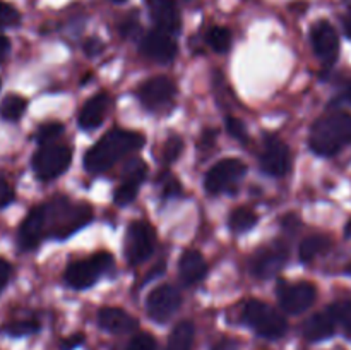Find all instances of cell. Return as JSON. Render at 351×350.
I'll use <instances>...</instances> for the list:
<instances>
[{
	"label": "cell",
	"instance_id": "obj_1",
	"mask_svg": "<svg viewBox=\"0 0 351 350\" xmlns=\"http://www.w3.org/2000/svg\"><path fill=\"white\" fill-rule=\"evenodd\" d=\"M144 144V136L139 132L123 129L110 130L106 136H103L98 143L84 156V167L89 174H103L110 170L113 165L119 163L122 158L134 151L141 150Z\"/></svg>",
	"mask_w": 351,
	"mask_h": 350
},
{
	"label": "cell",
	"instance_id": "obj_15",
	"mask_svg": "<svg viewBox=\"0 0 351 350\" xmlns=\"http://www.w3.org/2000/svg\"><path fill=\"white\" fill-rule=\"evenodd\" d=\"M137 96H139V100L146 108H163L165 105L171 103V100H173L175 84L171 82V79L165 78V75H158V78L143 82L137 89Z\"/></svg>",
	"mask_w": 351,
	"mask_h": 350
},
{
	"label": "cell",
	"instance_id": "obj_26",
	"mask_svg": "<svg viewBox=\"0 0 351 350\" xmlns=\"http://www.w3.org/2000/svg\"><path fill=\"white\" fill-rule=\"evenodd\" d=\"M257 215L250 208H237L230 215V229L235 233L247 232L257 223Z\"/></svg>",
	"mask_w": 351,
	"mask_h": 350
},
{
	"label": "cell",
	"instance_id": "obj_20",
	"mask_svg": "<svg viewBox=\"0 0 351 350\" xmlns=\"http://www.w3.org/2000/svg\"><path fill=\"white\" fill-rule=\"evenodd\" d=\"M178 270H180V280L185 285H195L206 277V273H208V264H206L204 257H202V254L199 250L189 249L182 254Z\"/></svg>",
	"mask_w": 351,
	"mask_h": 350
},
{
	"label": "cell",
	"instance_id": "obj_23",
	"mask_svg": "<svg viewBox=\"0 0 351 350\" xmlns=\"http://www.w3.org/2000/svg\"><path fill=\"white\" fill-rule=\"evenodd\" d=\"M194 343V325L191 321H180L168 338L167 350H192Z\"/></svg>",
	"mask_w": 351,
	"mask_h": 350
},
{
	"label": "cell",
	"instance_id": "obj_13",
	"mask_svg": "<svg viewBox=\"0 0 351 350\" xmlns=\"http://www.w3.org/2000/svg\"><path fill=\"white\" fill-rule=\"evenodd\" d=\"M47 235V211L45 206H36L27 213L17 232V244L23 250L36 249Z\"/></svg>",
	"mask_w": 351,
	"mask_h": 350
},
{
	"label": "cell",
	"instance_id": "obj_30",
	"mask_svg": "<svg viewBox=\"0 0 351 350\" xmlns=\"http://www.w3.org/2000/svg\"><path fill=\"white\" fill-rule=\"evenodd\" d=\"M182 151H184V141L178 136H170L167 139V143L163 144V153H161L163 163L171 165L173 161H177L178 156L182 154Z\"/></svg>",
	"mask_w": 351,
	"mask_h": 350
},
{
	"label": "cell",
	"instance_id": "obj_2",
	"mask_svg": "<svg viewBox=\"0 0 351 350\" xmlns=\"http://www.w3.org/2000/svg\"><path fill=\"white\" fill-rule=\"evenodd\" d=\"M351 143V115L335 112L322 117L312 127L311 150L321 156H332Z\"/></svg>",
	"mask_w": 351,
	"mask_h": 350
},
{
	"label": "cell",
	"instance_id": "obj_41",
	"mask_svg": "<svg viewBox=\"0 0 351 350\" xmlns=\"http://www.w3.org/2000/svg\"><path fill=\"white\" fill-rule=\"evenodd\" d=\"M345 233H346V237H351V220L348 223H346V226H345Z\"/></svg>",
	"mask_w": 351,
	"mask_h": 350
},
{
	"label": "cell",
	"instance_id": "obj_4",
	"mask_svg": "<svg viewBox=\"0 0 351 350\" xmlns=\"http://www.w3.org/2000/svg\"><path fill=\"white\" fill-rule=\"evenodd\" d=\"M243 319L247 325L264 338H281L287 333L288 323L271 305L261 301H249L243 309Z\"/></svg>",
	"mask_w": 351,
	"mask_h": 350
},
{
	"label": "cell",
	"instance_id": "obj_37",
	"mask_svg": "<svg viewBox=\"0 0 351 350\" xmlns=\"http://www.w3.org/2000/svg\"><path fill=\"white\" fill-rule=\"evenodd\" d=\"M82 342H84V335H82V333H75V335L69 336V338H65L64 342H62V349L64 350L75 349V347L81 345Z\"/></svg>",
	"mask_w": 351,
	"mask_h": 350
},
{
	"label": "cell",
	"instance_id": "obj_39",
	"mask_svg": "<svg viewBox=\"0 0 351 350\" xmlns=\"http://www.w3.org/2000/svg\"><path fill=\"white\" fill-rule=\"evenodd\" d=\"M9 50H10V41H9V38L2 36V34H0V62H2L3 58L7 57V54H9Z\"/></svg>",
	"mask_w": 351,
	"mask_h": 350
},
{
	"label": "cell",
	"instance_id": "obj_22",
	"mask_svg": "<svg viewBox=\"0 0 351 350\" xmlns=\"http://www.w3.org/2000/svg\"><path fill=\"white\" fill-rule=\"evenodd\" d=\"M336 331V319L329 311L317 312L308 318L304 325V336L308 342H321L329 338Z\"/></svg>",
	"mask_w": 351,
	"mask_h": 350
},
{
	"label": "cell",
	"instance_id": "obj_42",
	"mask_svg": "<svg viewBox=\"0 0 351 350\" xmlns=\"http://www.w3.org/2000/svg\"><path fill=\"white\" fill-rule=\"evenodd\" d=\"M345 98L348 100V102H351V84L348 86V88L345 89Z\"/></svg>",
	"mask_w": 351,
	"mask_h": 350
},
{
	"label": "cell",
	"instance_id": "obj_17",
	"mask_svg": "<svg viewBox=\"0 0 351 350\" xmlns=\"http://www.w3.org/2000/svg\"><path fill=\"white\" fill-rule=\"evenodd\" d=\"M147 175V165L143 160L136 158V160L129 161L123 170V180L122 184L117 187L115 194H113V201L117 206H127L136 199L137 192H139V185Z\"/></svg>",
	"mask_w": 351,
	"mask_h": 350
},
{
	"label": "cell",
	"instance_id": "obj_3",
	"mask_svg": "<svg viewBox=\"0 0 351 350\" xmlns=\"http://www.w3.org/2000/svg\"><path fill=\"white\" fill-rule=\"evenodd\" d=\"M47 211V233L57 237V239H65L77 232L79 229L88 225L93 220V208L86 202L72 205L67 199H55L50 205H45Z\"/></svg>",
	"mask_w": 351,
	"mask_h": 350
},
{
	"label": "cell",
	"instance_id": "obj_40",
	"mask_svg": "<svg viewBox=\"0 0 351 350\" xmlns=\"http://www.w3.org/2000/svg\"><path fill=\"white\" fill-rule=\"evenodd\" d=\"M345 33L346 36L351 38V12L345 17Z\"/></svg>",
	"mask_w": 351,
	"mask_h": 350
},
{
	"label": "cell",
	"instance_id": "obj_33",
	"mask_svg": "<svg viewBox=\"0 0 351 350\" xmlns=\"http://www.w3.org/2000/svg\"><path fill=\"white\" fill-rule=\"evenodd\" d=\"M127 350H156V340L149 333H137L132 340H130Z\"/></svg>",
	"mask_w": 351,
	"mask_h": 350
},
{
	"label": "cell",
	"instance_id": "obj_43",
	"mask_svg": "<svg viewBox=\"0 0 351 350\" xmlns=\"http://www.w3.org/2000/svg\"><path fill=\"white\" fill-rule=\"evenodd\" d=\"M346 270H348V273H351V264H350V266H348V268H346Z\"/></svg>",
	"mask_w": 351,
	"mask_h": 350
},
{
	"label": "cell",
	"instance_id": "obj_12",
	"mask_svg": "<svg viewBox=\"0 0 351 350\" xmlns=\"http://www.w3.org/2000/svg\"><path fill=\"white\" fill-rule=\"evenodd\" d=\"M182 297L180 292L171 285H160L147 295L146 309L147 314L158 323H165L177 312L180 307Z\"/></svg>",
	"mask_w": 351,
	"mask_h": 350
},
{
	"label": "cell",
	"instance_id": "obj_31",
	"mask_svg": "<svg viewBox=\"0 0 351 350\" xmlns=\"http://www.w3.org/2000/svg\"><path fill=\"white\" fill-rule=\"evenodd\" d=\"M62 130H64V126L58 122L43 124V126H41L36 132L38 143H40L41 146H43V144L53 143L55 139H58V137H60Z\"/></svg>",
	"mask_w": 351,
	"mask_h": 350
},
{
	"label": "cell",
	"instance_id": "obj_32",
	"mask_svg": "<svg viewBox=\"0 0 351 350\" xmlns=\"http://www.w3.org/2000/svg\"><path fill=\"white\" fill-rule=\"evenodd\" d=\"M19 21H21V16L19 12H17L16 7L0 2V30H2V27L16 26Z\"/></svg>",
	"mask_w": 351,
	"mask_h": 350
},
{
	"label": "cell",
	"instance_id": "obj_24",
	"mask_svg": "<svg viewBox=\"0 0 351 350\" xmlns=\"http://www.w3.org/2000/svg\"><path fill=\"white\" fill-rule=\"evenodd\" d=\"M329 246H331V240H329L328 237L324 235L307 237V239L302 240L300 244V250H298V253H300V259L304 261V263H311V261L315 259L319 254L328 250Z\"/></svg>",
	"mask_w": 351,
	"mask_h": 350
},
{
	"label": "cell",
	"instance_id": "obj_29",
	"mask_svg": "<svg viewBox=\"0 0 351 350\" xmlns=\"http://www.w3.org/2000/svg\"><path fill=\"white\" fill-rule=\"evenodd\" d=\"M328 311L331 312L332 318L336 319V323L345 326L346 331L351 335V301L336 302V304H332Z\"/></svg>",
	"mask_w": 351,
	"mask_h": 350
},
{
	"label": "cell",
	"instance_id": "obj_9",
	"mask_svg": "<svg viewBox=\"0 0 351 350\" xmlns=\"http://www.w3.org/2000/svg\"><path fill=\"white\" fill-rule=\"evenodd\" d=\"M278 297H280L281 307L288 314H300L305 312L317 297V290L308 281H300V283H285L281 281L278 287Z\"/></svg>",
	"mask_w": 351,
	"mask_h": 350
},
{
	"label": "cell",
	"instance_id": "obj_44",
	"mask_svg": "<svg viewBox=\"0 0 351 350\" xmlns=\"http://www.w3.org/2000/svg\"><path fill=\"white\" fill-rule=\"evenodd\" d=\"M115 2H123V0H115Z\"/></svg>",
	"mask_w": 351,
	"mask_h": 350
},
{
	"label": "cell",
	"instance_id": "obj_21",
	"mask_svg": "<svg viewBox=\"0 0 351 350\" xmlns=\"http://www.w3.org/2000/svg\"><path fill=\"white\" fill-rule=\"evenodd\" d=\"M108 103L110 100L105 93H99V95L88 100L81 108V112H79V126L86 130L96 129V127L101 126L106 110H108Z\"/></svg>",
	"mask_w": 351,
	"mask_h": 350
},
{
	"label": "cell",
	"instance_id": "obj_27",
	"mask_svg": "<svg viewBox=\"0 0 351 350\" xmlns=\"http://www.w3.org/2000/svg\"><path fill=\"white\" fill-rule=\"evenodd\" d=\"M206 40H208L209 47L215 51H218V54H225V51L232 47V33L223 26L211 27L208 36H206Z\"/></svg>",
	"mask_w": 351,
	"mask_h": 350
},
{
	"label": "cell",
	"instance_id": "obj_7",
	"mask_svg": "<svg viewBox=\"0 0 351 350\" xmlns=\"http://www.w3.org/2000/svg\"><path fill=\"white\" fill-rule=\"evenodd\" d=\"M156 233L147 222H132L125 233V257L129 264H141L153 254Z\"/></svg>",
	"mask_w": 351,
	"mask_h": 350
},
{
	"label": "cell",
	"instance_id": "obj_8",
	"mask_svg": "<svg viewBox=\"0 0 351 350\" xmlns=\"http://www.w3.org/2000/svg\"><path fill=\"white\" fill-rule=\"evenodd\" d=\"M247 167L243 161L237 158H225L218 161L211 170L206 174L204 187L209 194H221L237 187L240 180L245 177Z\"/></svg>",
	"mask_w": 351,
	"mask_h": 350
},
{
	"label": "cell",
	"instance_id": "obj_16",
	"mask_svg": "<svg viewBox=\"0 0 351 350\" xmlns=\"http://www.w3.org/2000/svg\"><path fill=\"white\" fill-rule=\"evenodd\" d=\"M312 47H314L315 55L324 62L326 65L335 64L339 54V38L332 24L328 21H319L312 27Z\"/></svg>",
	"mask_w": 351,
	"mask_h": 350
},
{
	"label": "cell",
	"instance_id": "obj_5",
	"mask_svg": "<svg viewBox=\"0 0 351 350\" xmlns=\"http://www.w3.org/2000/svg\"><path fill=\"white\" fill-rule=\"evenodd\" d=\"M72 161V150L64 144H43L33 156V170L41 180L60 177Z\"/></svg>",
	"mask_w": 351,
	"mask_h": 350
},
{
	"label": "cell",
	"instance_id": "obj_14",
	"mask_svg": "<svg viewBox=\"0 0 351 350\" xmlns=\"http://www.w3.org/2000/svg\"><path fill=\"white\" fill-rule=\"evenodd\" d=\"M177 51L178 47L170 33H165L161 30L149 31L141 41V54L149 60L160 62V64H168L173 60L177 57Z\"/></svg>",
	"mask_w": 351,
	"mask_h": 350
},
{
	"label": "cell",
	"instance_id": "obj_10",
	"mask_svg": "<svg viewBox=\"0 0 351 350\" xmlns=\"http://www.w3.org/2000/svg\"><path fill=\"white\" fill-rule=\"evenodd\" d=\"M261 167L273 177H283L290 172L291 154L290 148L276 136L264 137V148L261 153Z\"/></svg>",
	"mask_w": 351,
	"mask_h": 350
},
{
	"label": "cell",
	"instance_id": "obj_38",
	"mask_svg": "<svg viewBox=\"0 0 351 350\" xmlns=\"http://www.w3.org/2000/svg\"><path fill=\"white\" fill-rule=\"evenodd\" d=\"M10 277V264L5 259H0V292L5 288Z\"/></svg>",
	"mask_w": 351,
	"mask_h": 350
},
{
	"label": "cell",
	"instance_id": "obj_35",
	"mask_svg": "<svg viewBox=\"0 0 351 350\" xmlns=\"http://www.w3.org/2000/svg\"><path fill=\"white\" fill-rule=\"evenodd\" d=\"M160 178H163L161 191H163L165 198H171V196H177L178 192H180V182H178L175 177H171L170 174H167V172H165L163 177H160Z\"/></svg>",
	"mask_w": 351,
	"mask_h": 350
},
{
	"label": "cell",
	"instance_id": "obj_11",
	"mask_svg": "<svg viewBox=\"0 0 351 350\" xmlns=\"http://www.w3.org/2000/svg\"><path fill=\"white\" fill-rule=\"evenodd\" d=\"M288 259V250L285 244L274 242L257 250L250 259V273L257 278H269L285 266Z\"/></svg>",
	"mask_w": 351,
	"mask_h": 350
},
{
	"label": "cell",
	"instance_id": "obj_6",
	"mask_svg": "<svg viewBox=\"0 0 351 350\" xmlns=\"http://www.w3.org/2000/svg\"><path fill=\"white\" fill-rule=\"evenodd\" d=\"M113 264L112 254L98 253L88 259L74 261L65 270V281L72 288H89Z\"/></svg>",
	"mask_w": 351,
	"mask_h": 350
},
{
	"label": "cell",
	"instance_id": "obj_25",
	"mask_svg": "<svg viewBox=\"0 0 351 350\" xmlns=\"http://www.w3.org/2000/svg\"><path fill=\"white\" fill-rule=\"evenodd\" d=\"M27 102L19 95H9L0 103V117L10 122H16L26 112Z\"/></svg>",
	"mask_w": 351,
	"mask_h": 350
},
{
	"label": "cell",
	"instance_id": "obj_36",
	"mask_svg": "<svg viewBox=\"0 0 351 350\" xmlns=\"http://www.w3.org/2000/svg\"><path fill=\"white\" fill-rule=\"evenodd\" d=\"M14 199V192L10 189V185L7 184L5 178L0 177V208H5L7 205H10Z\"/></svg>",
	"mask_w": 351,
	"mask_h": 350
},
{
	"label": "cell",
	"instance_id": "obj_34",
	"mask_svg": "<svg viewBox=\"0 0 351 350\" xmlns=\"http://www.w3.org/2000/svg\"><path fill=\"white\" fill-rule=\"evenodd\" d=\"M226 129H228V132L232 134L235 139L242 141V143L249 139V137H247L245 126H243L239 119H235V117H228V119H226Z\"/></svg>",
	"mask_w": 351,
	"mask_h": 350
},
{
	"label": "cell",
	"instance_id": "obj_18",
	"mask_svg": "<svg viewBox=\"0 0 351 350\" xmlns=\"http://www.w3.org/2000/svg\"><path fill=\"white\" fill-rule=\"evenodd\" d=\"M98 323L103 329L113 333V335H125V333H132L134 329L139 326L134 316L125 312L123 309L119 307H105L99 311Z\"/></svg>",
	"mask_w": 351,
	"mask_h": 350
},
{
	"label": "cell",
	"instance_id": "obj_28",
	"mask_svg": "<svg viewBox=\"0 0 351 350\" xmlns=\"http://www.w3.org/2000/svg\"><path fill=\"white\" fill-rule=\"evenodd\" d=\"M40 329V323L34 321V319H21V321H12L9 325H5L2 328L3 333L10 336H24L31 335V333H36Z\"/></svg>",
	"mask_w": 351,
	"mask_h": 350
},
{
	"label": "cell",
	"instance_id": "obj_19",
	"mask_svg": "<svg viewBox=\"0 0 351 350\" xmlns=\"http://www.w3.org/2000/svg\"><path fill=\"white\" fill-rule=\"evenodd\" d=\"M151 16L165 33H175L180 27V14H178L175 0H147Z\"/></svg>",
	"mask_w": 351,
	"mask_h": 350
}]
</instances>
